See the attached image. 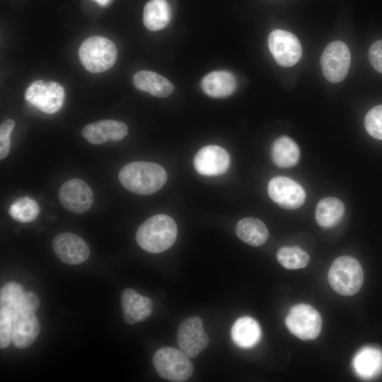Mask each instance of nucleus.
Listing matches in <instances>:
<instances>
[{
    "label": "nucleus",
    "mask_w": 382,
    "mask_h": 382,
    "mask_svg": "<svg viewBox=\"0 0 382 382\" xmlns=\"http://www.w3.org/2000/svg\"><path fill=\"white\" fill-rule=\"evenodd\" d=\"M177 342L189 357H197L207 347L209 337L199 317L191 316L182 321L177 332Z\"/></svg>",
    "instance_id": "nucleus-10"
},
{
    "label": "nucleus",
    "mask_w": 382,
    "mask_h": 382,
    "mask_svg": "<svg viewBox=\"0 0 382 382\" xmlns=\"http://www.w3.org/2000/svg\"><path fill=\"white\" fill-rule=\"evenodd\" d=\"M25 292L20 284L15 282L6 283L0 291V308L9 310L12 314L16 313L20 309Z\"/></svg>",
    "instance_id": "nucleus-28"
},
{
    "label": "nucleus",
    "mask_w": 382,
    "mask_h": 382,
    "mask_svg": "<svg viewBox=\"0 0 382 382\" xmlns=\"http://www.w3.org/2000/svg\"><path fill=\"white\" fill-rule=\"evenodd\" d=\"M40 211L37 202L28 196L18 198L8 208L10 216L21 223H29L35 221L37 218Z\"/></svg>",
    "instance_id": "nucleus-26"
},
{
    "label": "nucleus",
    "mask_w": 382,
    "mask_h": 382,
    "mask_svg": "<svg viewBox=\"0 0 382 382\" xmlns=\"http://www.w3.org/2000/svg\"><path fill=\"white\" fill-rule=\"evenodd\" d=\"M15 127V122L8 119L0 126V158L3 160L9 153L11 146V134Z\"/></svg>",
    "instance_id": "nucleus-31"
},
{
    "label": "nucleus",
    "mask_w": 382,
    "mask_h": 382,
    "mask_svg": "<svg viewBox=\"0 0 382 382\" xmlns=\"http://www.w3.org/2000/svg\"><path fill=\"white\" fill-rule=\"evenodd\" d=\"M352 366L361 378H373L382 371V351L376 347H366L357 353Z\"/></svg>",
    "instance_id": "nucleus-20"
},
{
    "label": "nucleus",
    "mask_w": 382,
    "mask_h": 382,
    "mask_svg": "<svg viewBox=\"0 0 382 382\" xmlns=\"http://www.w3.org/2000/svg\"><path fill=\"white\" fill-rule=\"evenodd\" d=\"M40 306L38 296L33 291H25L21 300L19 311L35 312Z\"/></svg>",
    "instance_id": "nucleus-33"
},
{
    "label": "nucleus",
    "mask_w": 382,
    "mask_h": 382,
    "mask_svg": "<svg viewBox=\"0 0 382 382\" xmlns=\"http://www.w3.org/2000/svg\"><path fill=\"white\" fill-rule=\"evenodd\" d=\"M170 16V8L166 0H151L144 6V24L148 30L157 31L168 24Z\"/></svg>",
    "instance_id": "nucleus-25"
},
{
    "label": "nucleus",
    "mask_w": 382,
    "mask_h": 382,
    "mask_svg": "<svg viewBox=\"0 0 382 382\" xmlns=\"http://www.w3.org/2000/svg\"><path fill=\"white\" fill-rule=\"evenodd\" d=\"M121 308L125 322L129 325L146 320L152 312V301L132 289H125L121 294Z\"/></svg>",
    "instance_id": "nucleus-17"
},
{
    "label": "nucleus",
    "mask_w": 382,
    "mask_h": 382,
    "mask_svg": "<svg viewBox=\"0 0 382 382\" xmlns=\"http://www.w3.org/2000/svg\"><path fill=\"white\" fill-rule=\"evenodd\" d=\"M40 331V323L35 312L18 311L13 314L11 343L18 349L29 347Z\"/></svg>",
    "instance_id": "nucleus-15"
},
{
    "label": "nucleus",
    "mask_w": 382,
    "mask_h": 382,
    "mask_svg": "<svg viewBox=\"0 0 382 382\" xmlns=\"http://www.w3.org/2000/svg\"><path fill=\"white\" fill-rule=\"evenodd\" d=\"M231 335L236 345L241 348H251L256 345L261 337L259 323L253 318H239L233 325Z\"/></svg>",
    "instance_id": "nucleus-21"
},
{
    "label": "nucleus",
    "mask_w": 382,
    "mask_h": 382,
    "mask_svg": "<svg viewBox=\"0 0 382 382\" xmlns=\"http://www.w3.org/2000/svg\"><path fill=\"white\" fill-rule=\"evenodd\" d=\"M271 157L279 168H288L294 166L300 158L297 144L290 137L282 136L277 138L271 148Z\"/></svg>",
    "instance_id": "nucleus-22"
},
{
    "label": "nucleus",
    "mask_w": 382,
    "mask_h": 382,
    "mask_svg": "<svg viewBox=\"0 0 382 382\" xmlns=\"http://www.w3.org/2000/svg\"><path fill=\"white\" fill-rule=\"evenodd\" d=\"M153 364L158 374L169 381H186L193 372L190 357L181 349L170 347L158 349L154 354Z\"/></svg>",
    "instance_id": "nucleus-5"
},
{
    "label": "nucleus",
    "mask_w": 382,
    "mask_h": 382,
    "mask_svg": "<svg viewBox=\"0 0 382 382\" xmlns=\"http://www.w3.org/2000/svg\"><path fill=\"white\" fill-rule=\"evenodd\" d=\"M133 83L139 91L151 95L165 98L172 93L173 85L164 76L151 71H140L133 77Z\"/></svg>",
    "instance_id": "nucleus-19"
},
{
    "label": "nucleus",
    "mask_w": 382,
    "mask_h": 382,
    "mask_svg": "<svg viewBox=\"0 0 382 382\" xmlns=\"http://www.w3.org/2000/svg\"><path fill=\"white\" fill-rule=\"evenodd\" d=\"M279 262L288 270H296L305 267L309 262L308 253L299 247L284 246L277 253Z\"/></svg>",
    "instance_id": "nucleus-27"
},
{
    "label": "nucleus",
    "mask_w": 382,
    "mask_h": 382,
    "mask_svg": "<svg viewBox=\"0 0 382 382\" xmlns=\"http://www.w3.org/2000/svg\"><path fill=\"white\" fill-rule=\"evenodd\" d=\"M364 126L370 136L382 140V105L372 108L366 113Z\"/></svg>",
    "instance_id": "nucleus-29"
},
{
    "label": "nucleus",
    "mask_w": 382,
    "mask_h": 382,
    "mask_svg": "<svg viewBox=\"0 0 382 382\" xmlns=\"http://www.w3.org/2000/svg\"><path fill=\"white\" fill-rule=\"evenodd\" d=\"M369 59L374 69L382 74V40L376 41L371 45Z\"/></svg>",
    "instance_id": "nucleus-32"
},
{
    "label": "nucleus",
    "mask_w": 382,
    "mask_h": 382,
    "mask_svg": "<svg viewBox=\"0 0 382 382\" xmlns=\"http://www.w3.org/2000/svg\"><path fill=\"white\" fill-rule=\"evenodd\" d=\"M25 99L40 111L53 114L62 108L64 99V90L55 81L37 80L26 89Z\"/></svg>",
    "instance_id": "nucleus-6"
},
{
    "label": "nucleus",
    "mask_w": 382,
    "mask_h": 382,
    "mask_svg": "<svg viewBox=\"0 0 382 382\" xmlns=\"http://www.w3.org/2000/svg\"><path fill=\"white\" fill-rule=\"evenodd\" d=\"M270 197L279 207L295 209L305 202L306 192L303 187L295 180L285 176L272 178L268 184Z\"/></svg>",
    "instance_id": "nucleus-11"
},
{
    "label": "nucleus",
    "mask_w": 382,
    "mask_h": 382,
    "mask_svg": "<svg viewBox=\"0 0 382 382\" xmlns=\"http://www.w3.org/2000/svg\"><path fill=\"white\" fill-rule=\"evenodd\" d=\"M178 228L175 221L166 214H156L146 219L137 229L136 241L145 251L162 253L175 243Z\"/></svg>",
    "instance_id": "nucleus-2"
},
{
    "label": "nucleus",
    "mask_w": 382,
    "mask_h": 382,
    "mask_svg": "<svg viewBox=\"0 0 382 382\" xmlns=\"http://www.w3.org/2000/svg\"><path fill=\"white\" fill-rule=\"evenodd\" d=\"M350 63L349 49L340 40L330 42L324 50L320 59L323 75L332 83L340 82L346 77Z\"/></svg>",
    "instance_id": "nucleus-8"
},
{
    "label": "nucleus",
    "mask_w": 382,
    "mask_h": 382,
    "mask_svg": "<svg viewBox=\"0 0 382 382\" xmlns=\"http://www.w3.org/2000/svg\"><path fill=\"white\" fill-rule=\"evenodd\" d=\"M288 330L296 337L303 340L316 338L322 326L319 313L312 306L300 303L289 311L285 319Z\"/></svg>",
    "instance_id": "nucleus-7"
},
{
    "label": "nucleus",
    "mask_w": 382,
    "mask_h": 382,
    "mask_svg": "<svg viewBox=\"0 0 382 382\" xmlns=\"http://www.w3.org/2000/svg\"><path fill=\"white\" fill-rule=\"evenodd\" d=\"M127 126L114 120H101L86 125L82 136L92 144H102L108 141H118L127 136Z\"/></svg>",
    "instance_id": "nucleus-16"
},
{
    "label": "nucleus",
    "mask_w": 382,
    "mask_h": 382,
    "mask_svg": "<svg viewBox=\"0 0 382 382\" xmlns=\"http://www.w3.org/2000/svg\"><path fill=\"white\" fill-rule=\"evenodd\" d=\"M204 93L212 98H226L236 90V79L233 74L226 71H212L202 81Z\"/></svg>",
    "instance_id": "nucleus-18"
},
{
    "label": "nucleus",
    "mask_w": 382,
    "mask_h": 382,
    "mask_svg": "<svg viewBox=\"0 0 382 382\" xmlns=\"http://www.w3.org/2000/svg\"><path fill=\"white\" fill-rule=\"evenodd\" d=\"M79 56L88 71L100 73L110 69L115 63L117 48L114 42L106 37L91 36L80 45Z\"/></svg>",
    "instance_id": "nucleus-4"
},
{
    "label": "nucleus",
    "mask_w": 382,
    "mask_h": 382,
    "mask_svg": "<svg viewBox=\"0 0 382 382\" xmlns=\"http://www.w3.org/2000/svg\"><path fill=\"white\" fill-rule=\"evenodd\" d=\"M52 248L61 261L71 265L85 262L90 255L86 241L79 236L69 232L57 235L52 241Z\"/></svg>",
    "instance_id": "nucleus-13"
},
{
    "label": "nucleus",
    "mask_w": 382,
    "mask_h": 382,
    "mask_svg": "<svg viewBox=\"0 0 382 382\" xmlns=\"http://www.w3.org/2000/svg\"><path fill=\"white\" fill-rule=\"evenodd\" d=\"M13 314L4 308H0V347L6 348L11 342Z\"/></svg>",
    "instance_id": "nucleus-30"
},
{
    "label": "nucleus",
    "mask_w": 382,
    "mask_h": 382,
    "mask_svg": "<svg viewBox=\"0 0 382 382\" xmlns=\"http://www.w3.org/2000/svg\"><path fill=\"white\" fill-rule=\"evenodd\" d=\"M328 279L330 286L337 294L352 296L357 294L363 284V270L354 257L341 256L332 263Z\"/></svg>",
    "instance_id": "nucleus-3"
},
{
    "label": "nucleus",
    "mask_w": 382,
    "mask_h": 382,
    "mask_svg": "<svg viewBox=\"0 0 382 382\" xmlns=\"http://www.w3.org/2000/svg\"><path fill=\"white\" fill-rule=\"evenodd\" d=\"M268 46L274 60L282 66H294L302 54L299 39L286 30L277 29L272 31L268 37Z\"/></svg>",
    "instance_id": "nucleus-9"
},
{
    "label": "nucleus",
    "mask_w": 382,
    "mask_h": 382,
    "mask_svg": "<svg viewBox=\"0 0 382 382\" xmlns=\"http://www.w3.org/2000/svg\"><path fill=\"white\" fill-rule=\"evenodd\" d=\"M230 156L224 148L207 145L201 148L193 159L196 171L205 176H216L225 173L230 166Z\"/></svg>",
    "instance_id": "nucleus-14"
},
{
    "label": "nucleus",
    "mask_w": 382,
    "mask_h": 382,
    "mask_svg": "<svg viewBox=\"0 0 382 382\" xmlns=\"http://www.w3.org/2000/svg\"><path fill=\"white\" fill-rule=\"evenodd\" d=\"M236 233L243 242L255 247L264 244L269 236L265 224L253 217L241 219L236 226Z\"/></svg>",
    "instance_id": "nucleus-23"
},
{
    "label": "nucleus",
    "mask_w": 382,
    "mask_h": 382,
    "mask_svg": "<svg viewBox=\"0 0 382 382\" xmlns=\"http://www.w3.org/2000/svg\"><path fill=\"white\" fill-rule=\"evenodd\" d=\"M96 1L98 5L101 6H107L110 4L112 0H93Z\"/></svg>",
    "instance_id": "nucleus-34"
},
{
    "label": "nucleus",
    "mask_w": 382,
    "mask_h": 382,
    "mask_svg": "<svg viewBox=\"0 0 382 382\" xmlns=\"http://www.w3.org/2000/svg\"><path fill=\"white\" fill-rule=\"evenodd\" d=\"M59 199L66 209L75 214H81L92 206L93 193L85 181L73 178L66 181L60 187Z\"/></svg>",
    "instance_id": "nucleus-12"
},
{
    "label": "nucleus",
    "mask_w": 382,
    "mask_h": 382,
    "mask_svg": "<svg viewBox=\"0 0 382 382\" xmlns=\"http://www.w3.org/2000/svg\"><path fill=\"white\" fill-rule=\"evenodd\" d=\"M121 185L127 190L141 195L159 190L167 180V173L160 165L146 161L126 164L118 175Z\"/></svg>",
    "instance_id": "nucleus-1"
},
{
    "label": "nucleus",
    "mask_w": 382,
    "mask_h": 382,
    "mask_svg": "<svg viewBox=\"0 0 382 382\" xmlns=\"http://www.w3.org/2000/svg\"><path fill=\"white\" fill-rule=\"evenodd\" d=\"M344 213L345 206L341 200L334 197H327L318 203L315 216L320 226L328 228L337 225Z\"/></svg>",
    "instance_id": "nucleus-24"
}]
</instances>
